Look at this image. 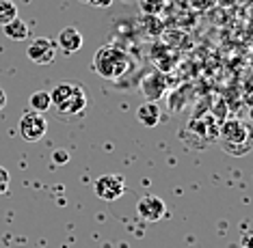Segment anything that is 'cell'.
<instances>
[{"label": "cell", "mask_w": 253, "mask_h": 248, "mask_svg": "<svg viewBox=\"0 0 253 248\" xmlns=\"http://www.w3.org/2000/svg\"><path fill=\"white\" fill-rule=\"evenodd\" d=\"M9 183H11V175L4 166H0V194L9 192Z\"/></svg>", "instance_id": "9a60e30c"}, {"label": "cell", "mask_w": 253, "mask_h": 248, "mask_svg": "<svg viewBox=\"0 0 253 248\" xmlns=\"http://www.w3.org/2000/svg\"><path fill=\"white\" fill-rule=\"evenodd\" d=\"M132 69V59L126 50H122L115 43H106L93 54V71L104 80H115L124 78Z\"/></svg>", "instance_id": "6da1fadb"}, {"label": "cell", "mask_w": 253, "mask_h": 248, "mask_svg": "<svg viewBox=\"0 0 253 248\" xmlns=\"http://www.w3.org/2000/svg\"><path fill=\"white\" fill-rule=\"evenodd\" d=\"M136 119H139L141 125L145 128H156L163 119V110L156 102H143L139 108H136Z\"/></svg>", "instance_id": "30bf717a"}, {"label": "cell", "mask_w": 253, "mask_h": 248, "mask_svg": "<svg viewBox=\"0 0 253 248\" xmlns=\"http://www.w3.org/2000/svg\"><path fill=\"white\" fill-rule=\"evenodd\" d=\"M18 132L26 142H37V141H42V138L45 136V132H48V121H45L43 114L26 110L20 117Z\"/></svg>", "instance_id": "5b68a950"}, {"label": "cell", "mask_w": 253, "mask_h": 248, "mask_svg": "<svg viewBox=\"0 0 253 248\" xmlns=\"http://www.w3.org/2000/svg\"><path fill=\"white\" fill-rule=\"evenodd\" d=\"M249 138H251L249 125L243 123L240 119H225L221 125H218L216 142L227 155H236V158L247 155L251 149Z\"/></svg>", "instance_id": "3957f363"}, {"label": "cell", "mask_w": 253, "mask_h": 248, "mask_svg": "<svg viewBox=\"0 0 253 248\" xmlns=\"http://www.w3.org/2000/svg\"><path fill=\"white\" fill-rule=\"evenodd\" d=\"M52 108V102H50V91H35L31 95V110L33 112H48Z\"/></svg>", "instance_id": "7c38bea8"}, {"label": "cell", "mask_w": 253, "mask_h": 248, "mask_svg": "<svg viewBox=\"0 0 253 248\" xmlns=\"http://www.w3.org/2000/svg\"><path fill=\"white\" fill-rule=\"evenodd\" d=\"M136 214L145 222H158V220H163L167 214V205L156 194H145V197H141L139 203H136Z\"/></svg>", "instance_id": "52a82bcc"}, {"label": "cell", "mask_w": 253, "mask_h": 248, "mask_svg": "<svg viewBox=\"0 0 253 248\" xmlns=\"http://www.w3.org/2000/svg\"><path fill=\"white\" fill-rule=\"evenodd\" d=\"M141 7L145 13H158L163 9V2L160 0H141Z\"/></svg>", "instance_id": "5bb4252c"}, {"label": "cell", "mask_w": 253, "mask_h": 248, "mask_svg": "<svg viewBox=\"0 0 253 248\" xmlns=\"http://www.w3.org/2000/svg\"><path fill=\"white\" fill-rule=\"evenodd\" d=\"M141 93L147 97V102H158L167 93V76L160 69H154L141 80Z\"/></svg>", "instance_id": "ba28073f"}, {"label": "cell", "mask_w": 253, "mask_h": 248, "mask_svg": "<svg viewBox=\"0 0 253 248\" xmlns=\"http://www.w3.org/2000/svg\"><path fill=\"white\" fill-rule=\"evenodd\" d=\"M56 48H61L65 54H74L83 48V33L76 26H67L63 28L56 37Z\"/></svg>", "instance_id": "9c48e42d"}, {"label": "cell", "mask_w": 253, "mask_h": 248, "mask_svg": "<svg viewBox=\"0 0 253 248\" xmlns=\"http://www.w3.org/2000/svg\"><path fill=\"white\" fill-rule=\"evenodd\" d=\"M18 15V7L11 0H0V26H7L11 20H15Z\"/></svg>", "instance_id": "4fadbf2b"}, {"label": "cell", "mask_w": 253, "mask_h": 248, "mask_svg": "<svg viewBox=\"0 0 253 248\" xmlns=\"http://www.w3.org/2000/svg\"><path fill=\"white\" fill-rule=\"evenodd\" d=\"M2 33L7 35L11 41H24L28 37V26L24 20H20V17H15V20H11L7 26H2Z\"/></svg>", "instance_id": "8fae6325"}, {"label": "cell", "mask_w": 253, "mask_h": 248, "mask_svg": "<svg viewBox=\"0 0 253 248\" xmlns=\"http://www.w3.org/2000/svg\"><path fill=\"white\" fill-rule=\"evenodd\" d=\"M93 192L97 199L106 201V203H113V201L122 199L126 194V179L122 175H117V173H106V175L95 179Z\"/></svg>", "instance_id": "277c9868"}, {"label": "cell", "mask_w": 253, "mask_h": 248, "mask_svg": "<svg viewBox=\"0 0 253 248\" xmlns=\"http://www.w3.org/2000/svg\"><path fill=\"white\" fill-rule=\"evenodd\" d=\"M87 2L91 4V7H95V9H106V7H111L113 4V0H87Z\"/></svg>", "instance_id": "e0dca14e"}, {"label": "cell", "mask_w": 253, "mask_h": 248, "mask_svg": "<svg viewBox=\"0 0 253 248\" xmlns=\"http://www.w3.org/2000/svg\"><path fill=\"white\" fill-rule=\"evenodd\" d=\"M56 41L50 37H37L28 43L26 48V56L31 63L35 65H50L56 59Z\"/></svg>", "instance_id": "8992f818"}, {"label": "cell", "mask_w": 253, "mask_h": 248, "mask_svg": "<svg viewBox=\"0 0 253 248\" xmlns=\"http://www.w3.org/2000/svg\"><path fill=\"white\" fill-rule=\"evenodd\" d=\"M4 106H7V93H4V89L0 86V110H2Z\"/></svg>", "instance_id": "ac0fdd59"}, {"label": "cell", "mask_w": 253, "mask_h": 248, "mask_svg": "<svg viewBox=\"0 0 253 248\" xmlns=\"http://www.w3.org/2000/svg\"><path fill=\"white\" fill-rule=\"evenodd\" d=\"M52 162H54V164H65V162H70V153H67L65 149H56V151L52 153Z\"/></svg>", "instance_id": "2e32d148"}, {"label": "cell", "mask_w": 253, "mask_h": 248, "mask_svg": "<svg viewBox=\"0 0 253 248\" xmlns=\"http://www.w3.org/2000/svg\"><path fill=\"white\" fill-rule=\"evenodd\" d=\"M50 102H52V108L56 110V117L70 119L84 112V108H87V93H84V89L80 84L61 82L50 91Z\"/></svg>", "instance_id": "7a4b0ae2"}]
</instances>
